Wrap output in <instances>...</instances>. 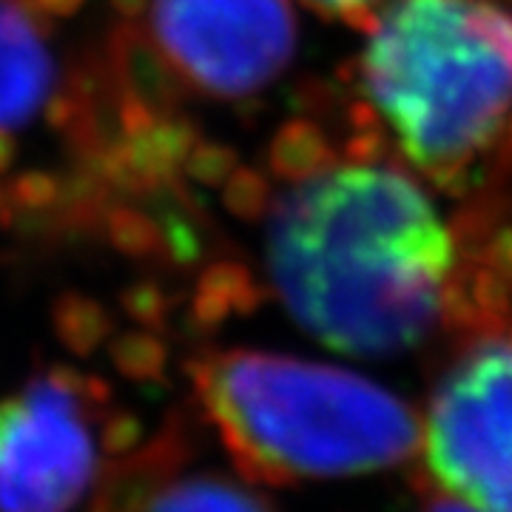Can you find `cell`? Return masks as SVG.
I'll return each mask as SVG.
<instances>
[{"label": "cell", "mask_w": 512, "mask_h": 512, "mask_svg": "<svg viewBox=\"0 0 512 512\" xmlns=\"http://www.w3.org/2000/svg\"><path fill=\"white\" fill-rule=\"evenodd\" d=\"M197 393L222 441L256 478H345L413 453L410 407L342 367L234 350L197 365Z\"/></svg>", "instance_id": "7a4b0ae2"}, {"label": "cell", "mask_w": 512, "mask_h": 512, "mask_svg": "<svg viewBox=\"0 0 512 512\" xmlns=\"http://www.w3.org/2000/svg\"><path fill=\"white\" fill-rule=\"evenodd\" d=\"M103 387L74 370L40 373L0 399V512H77L111 436Z\"/></svg>", "instance_id": "277c9868"}, {"label": "cell", "mask_w": 512, "mask_h": 512, "mask_svg": "<svg viewBox=\"0 0 512 512\" xmlns=\"http://www.w3.org/2000/svg\"><path fill=\"white\" fill-rule=\"evenodd\" d=\"M424 458L447 493L512 512V336H490L447 370L424 421Z\"/></svg>", "instance_id": "5b68a950"}, {"label": "cell", "mask_w": 512, "mask_h": 512, "mask_svg": "<svg viewBox=\"0 0 512 512\" xmlns=\"http://www.w3.org/2000/svg\"><path fill=\"white\" fill-rule=\"evenodd\" d=\"M57 92V60L40 9L0 0V137L26 128Z\"/></svg>", "instance_id": "52a82bcc"}, {"label": "cell", "mask_w": 512, "mask_h": 512, "mask_svg": "<svg viewBox=\"0 0 512 512\" xmlns=\"http://www.w3.org/2000/svg\"><path fill=\"white\" fill-rule=\"evenodd\" d=\"M271 274L319 342L399 353L439 316L453 239L419 185L379 165H345L288 197L271 231Z\"/></svg>", "instance_id": "6da1fadb"}, {"label": "cell", "mask_w": 512, "mask_h": 512, "mask_svg": "<svg viewBox=\"0 0 512 512\" xmlns=\"http://www.w3.org/2000/svg\"><path fill=\"white\" fill-rule=\"evenodd\" d=\"M148 15L163 55L208 92H254L291 57L285 0H151Z\"/></svg>", "instance_id": "8992f818"}, {"label": "cell", "mask_w": 512, "mask_h": 512, "mask_svg": "<svg viewBox=\"0 0 512 512\" xmlns=\"http://www.w3.org/2000/svg\"><path fill=\"white\" fill-rule=\"evenodd\" d=\"M140 512H276L274 504L237 478L191 473L168 481L148 495Z\"/></svg>", "instance_id": "ba28073f"}, {"label": "cell", "mask_w": 512, "mask_h": 512, "mask_svg": "<svg viewBox=\"0 0 512 512\" xmlns=\"http://www.w3.org/2000/svg\"><path fill=\"white\" fill-rule=\"evenodd\" d=\"M424 512H481L476 507H470V504H464V501H458V498H441V501H433L430 507Z\"/></svg>", "instance_id": "30bf717a"}, {"label": "cell", "mask_w": 512, "mask_h": 512, "mask_svg": "<svg viewBox=\"0 0 512 512\" xmlns=\"http://www.w3.org/2000/svg\"><path fill=\"white\" fill-rule=\"evenodd\" d=\"M316 3L333 12H365L373 0H316Z\"/></svg>", "instance_id": "9c48e42d"}, {"label": "cell", "mask_w": 512, "mask_h": 512, "mask_svg": "<svg viewBox=\"0 0 512 512\" xmlns=\"http://www.w3.org/2000/svg\"><path fill=\"white\" fill-rule=\"evenodd\" d=\"M370 94L424 165L473 157L512 111V18L487 0H396L367 46Z\"/></svg>", "instance_id": "3957f363"}]
</instances>
